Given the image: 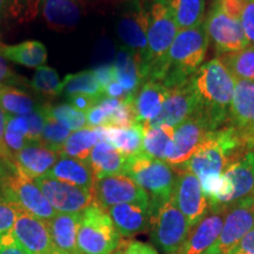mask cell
I'll return each instance as SVG.
<instances>
[{"label": "cell", "instance_id": "5bb4252c", "mask_svg": "<svg viewBox=\"0 0 254 254\" xmlns=\"http://www.w3.org/2000/svg\"><path fill=\"white\" fill-rule=\"evenodd\" d=\"M225 220L217 246L224 253L233 249L243 237L254 228V196L249 195L225 209Z\"/></svg>", "mask_w": 254, "mask_h": 254}, {"label": "cell", "instance_id": "f546056e", "mask_svg": "<svg viewBox=\"0 0 254 254\" xmlns=\"http://www.w3.org/2000/svg\"><path fill=\"white\" fill-rule=\"evenodd\" d=\"M172 14L179 30L195 27L204 23L205 0H158Z\"/></svg>", "mask_w": 254, "mask_h": 254}, {"label": "cell", "instance_id": "ba28073f", "mask_svg": "<svg viewBox=\"0 0 254 254\" xmlns=\"http://www.w3.org/2000/svg\"><path fill=\"white\" fill-rule=\"evenodd\" d=\"M152 237L164 254H178L189 237L190 228L172 196L157 206H150Z\"/></svg>", "mask_w": 254, "mask_h": 254}, {"label": "cell", "instance_id": "9c48e42d", "mask_svg": "<svg viewBox=\"0 0 254 254\" xmlns=\"http://www.w3.org/2000/svg\"><path fill=\"white\" fill-rule=\"evenodd\" d=\"M212 131L217 129L206 117L196 112L174 127L173 140L168 147L165 161L172 168H182Z\"/></svg>", "mask_w": 254, "mask_h": 254}, {"label": "cell", "instance_id": "e0dca14e", "mask_svg": "<svg viewBox=\"0 0 254 254\" xmlns=\"http://www.w3.org/2000/svg\"><path fill=\"white\" fill-rule=\"evenodd\" d=\"M233 187V202L252 195L254 190V148L237 152L222 172Z\"/></svg>", "mask_w": 254, "mask_h": 254}, {"label": "cell", "instance_id": "7bdbcfd3", "mask_svg": "<svg viewBox=\"0 0 254 254\" xmlns=\"http://www.w3.org/2000/svg\"><path fill=\"white\" fill-rule=\"evenodd\" d=\"M214 4L228 17L240 20L244 6H245V0H215Z\"/></svg>", "mask_w": 254, "mask_h": 254}, {"label": "cell", "instance_id": "4dcf8cb0", "mask_svg": "<svg viewBox=\"0 0 254 254\" xmlns=\"http://www.w3.org/2000/svg\"><path fill=\"white\" fill-rule=\"evenodd\" d=\"M100 140H104L101 128L86 127V128L74 131L69 134L67 140L63 145L60 154L86 161L91 151Z\"/></svg>", "mask_w": 254, "mask_h": 254}, {"label": "cell", "instance_id": "b9f144b4", "mask_svg": "<svg viewBox=\"0 0 254 254\" xmlns=\"http://www.w3.org/2000/svg\"><path fill=\"white\" fill-rule=\"evenodd\" d=\"M240 23L250 46L254 47V0H245Z\"/></svg>", "mask_w": 254, "mask_h": 254}, {"label": "cell", "instance_id": "52a82bcc", "mask_svg": "<svg viewBox=\"0 0 254 254\" xmlns=\"http://www.w3.org/2000/svg\"><path fill=\"white\" fill-rule=\"evenodd\" d=\"M148 23H150L148 9L142 5L140 0H129L124 4L117 20V33L122 40L123 46L131 51L135 57L144 73L146 81H147L148 63Z\"/></svg>", "mask_w": 254, "mask_h": 254}, {"label": "cell", "instance_id": "484cf974", "mask_svg": "<svg viewBox=\"0 0 254 254\" xmlns=\"http://www.w3.org/2000/svg\"><path fill=\"white\" fill-rule=\"evenodd\" d=\"M117 81L122 85L128 97H135L146 81L140 65L128 49L122 46L118 50L113 63Z\"/></svg>", "mask_w": 254, "mask_h": 254}, {"label": "cell", "instance_id": "ee69618b", "mask_svg": "<svg viewBox=\"0 0 254 254\" xmlns=\"http://www.w3.org/2000/svg\"><path fill=\"white\" fill-rule=\"evenodd\" d=\"M67 98H68V104L71 105V106L74 107V109H77L78 111H81V112L84 113H87L88 111L99 103V100L101 99V98L90 97V95H86V94H74Z\"/></svg>", "mask_w": 254, "mask_h": 254}, {"label": "cell", "instance_id": "9f6ffc18", "mask_svg": "<svg viewBox=\"0 0 254 254\" xmlns=\"http://www.w3.org/2000/svg\"><path fill=\"white\" fill-rule=\"evenodd\" d=\"M45 254H64V253H62V252H60V251L57 250L56 247H53V249L51 250L50 252H47V253H45Z\"/></svg>", "mask_w": 254, "mask_h": 254}, {"label": "cell", "instance_id": "8d00e7d4", "mask_svg": "<svg viewBox=\"0 0 254 254\" xmlns=\"http://www.w3.org/2000/svg\"><path fill=\"white\" fill-rule=\"evenodd\" d=\"M43 107L44 112L47 116L57 120L58 123L63 124L64 126L67 127L69 131L74 132L88 127L86 113L78 111L69 104H62L57 105V106L45 105Z\"/></svg>", "mask_w": 254, "mask_h": 254}, {"label": "cell", "instance_id": "8992f818", "mask_svg": "<svg viewBox=\"0 0 254 254\" xmlns=\"http://www.w3.org/2000/svg\"><path fill=\"white\" fill-rule=\"evenodd\" d=\"M124 173L150 193V206H157L172 196L176 177L173 168L166 161L144 153L136 154L127 158Z\"/></svg>", "mask_w": 254, "mask_h": 254}, {"label": "cell", "instance_id": "836d02e7", "mask_svg": "<svg viewBox=\"0 0 254 254\" xmlns=\"http://www.w3.org/2000/svg\"><path fill=\"white\" fill-rule=\"evenodd\" d=\"M0 107L7 116H26L39 109L33 98L12 85H0Z\"/></svg>", "mask_w": 254, "mask_h": 254}, {"label": "cell", "instance_id": "f6af8a7d", "mask_svg": "<svg viewBox=\"0 0 254 254\" xmlns=\"http://www.w3.org/2000/svg\"><path fill=\"white\" fill-rule=\"evenodd\" d=\"M0 254H30L25 251L12 236L11 232L0 234Z\"/></svg>", "mask_w": 254, "mask_h": 254}, {"label": "cell", "instance_id": "9a60e30c", "mask_svg": "<svg viewBox=\"0 0 254 254\" xmlns=\"http://www.w3.org/2000/svg\"><path fill=\"white\" fill-rule=\"evenodd\" d=\"M199 111V100L196 94L190 86V80L185 84L179 85L168 90V94L165 99L160 113L157 118L145 127H154L160 125H168L177 127L185 122L190 117L194 116Z\"/></svg>", "mask_w": 254, "mask_h": 254}, {"label": "cell", "instance_id": "bcb514c9", "mask_svg": "<svg viewBox=\"0 0 254 254\" xmlns=\"http://www.w3.org/2000/svg\"><path fill=\"white\" fill-rule=\"evenodd\" d=\"M93 73H94L95 78H97L98 82H99L100 86L103 87L104 91L110 84H112L113 81H117L116 69H114L113 64L100 66V67L93 69Z\"/></svg>", "mask_w": 254, "mask_h": 254}, {"label": "cell", "instance_id": "e575fe53", "mask_svg": "<svg viewBox=\"0 0 254 254\" xmlns=\"http://www.w3.org/2000/svg\"><path fill=\"white\" fill-rule=\"evenodd\" d=\"M62 93L67 97L74 94H86L94 98L105 97L103 87L98 82L93 71H81L66 75L62 84Z\"/></svg>", "mask_w": 254, "mask_h": 254}, {"label": "cell", "instance_id": "83f0119b", "mask_svg": "<svg viewBox=\"0 0 254 254\" xmlns=\"http://www.w3.org/2000/svg\"><path fill=\"white\" fill-rule=\"evenodd\" d=\"M104 140L109 141L126 158L142 153L144 127L136 123L126 127H101Z\"/></svg>", "mask_w": 254, "mask_h": 254}, {"label": "cell", "instance_id": "7a4b0ae2", "mask_svg": "<svg viewBox=\"0 0 254 254\" xmlns=\"http://www.w3.org/2000/svg\"><path fill=\"white\" fill-rule=\"evenodd\" d=\"M208 43L204 23L180 30L168 51L166 66L158 82L170 90L189 81L204 63Z\"/></svg>", "mask_w": 254, "mask_h": 254}, {"label": "cell", "instance_id": "11a10c76", "mask_svg": "<svg viewBox=\"0 0 254 254\" xmlns=\"http://www.w3.org/2000/svg\"><path fill=\"white\" fill-rule=\"evenodd\" d=\"M5 14V2L4 0H0V17Z\"/></svg>", "mask_w": 254, "mask_h": 254}, {"label": "cell", "instance_id": "cb8c5ba5", "mask_svg": "<svg viewBox=\"0 0 254 254\" xmlns=\"http://www.w3.org/2000/svg\"><path fill=\"white\" fill-rule=\"evenodd\" d=\"M127 158L109 141L100 140L88 155L86 163L93 172L95 180L112 174L124 173Z\"/></svg>", "mask_w": 254, "mask_h": 254}, {"label": "cell", "instance_id": "2e32d148", "mask_svg": "<svg viewBox=\"0 0 254 254\" xmlns=\"http://www.w3.org/2000/svg\"><path fill=\"white\" fill-rule=\"evenodd\" d=\"M15 241L30 254H45L53 249L47 221L19 206L11 231Z\"/></svg>", "mask_w": 254, "mask_h": 254}, {"label": "cell", "instance_id": "d4e9b609", "mask_svg": "<svg viewBox=\"0 0 254 254\" xmlns=\"http://www.w3.org/2000/svg\"><path fill=\"white\" fill-rule=\"evenodd\" d=\"M41 11L47 25L60 32L73 30L81 19L77 0H43Z\"/></svg>", "mask_w": 254, "mask_h": 254}, {"label": "cell", "instance_id": "44dd1931", "mask_svg": "<svg viewBox=\"0 0 254 254\" xmlns=\"http://www.w3.org/2000/svg\"><path fill=\"white\" fill-rule=\"evenodd\" d=\"M81 213H58L47 221L53 246L64 254H79L77 237Z\"/></svg>", "mask_w": 254, "mask_h": 254}, {"label": "cell", "instance_id": "ffe728a7", "mask_svg": "<svg viewBox=\"0 0 254 254\" xmlns=\"http://www.w3.org/2000/svg\"><path fill=\"white\" fill-rule=\"evenodd\" d=\"M120 237H132L145 231L151 220L150 206L122 204L107 209Z\"/></svg>", "mask_w": 254, "mask_h": 254}, {"label": "cell", "instance_id": "c3c4849f", "mask_svg": "<svg viewBox=\"0 0 254 254\" xmlns=\"http://www.w3.org/2000/svg\"><path fill=\"white\" fill-rule=\"evenodd\" d=\"M227 254H254V228L240 239Z\"/></svg>", "mask_w": 254, "mask_h": 254}, {"label": "cell", "instance_id": "f907efd6", "mask_svg": "<svg viewBox=\"0 0 254 254\" xmlns=\"http://www.w3.org/2000/svg\"><path fill=\"white\" fill-rule=\"evenodd\" d=\"M5 127H6V114L0 107V158L13 159L6 147L5 144Z\"/></svg>", "mask_w": 254, "mask_h": 254}, {"label": "cell", "instance_id": "ac0fdd59", "mask_svg": "<svg viewBox=\"0 0 254 254\" xmlns=\"http://www.w3.org/2000/svg\"><path fill=\"white\" fill-rule=\"evenodd\" d=\"M222 213L215 212L205 215L190 232L189 237L184 243L178 254H202L217 244L220 237L224 219Z\"/></svg>", "mask_w": 254, "mask_h": 254}, {"label": "cell", "instance_id": "f1b7e54d", "mask_svg": "<svg viewBox=\"0 0 254 254\" xmlns=\"http://www.w3.org/2000/svg\"><path fill=\"white\" fill-rule=\"evenodd\" d=\"M0 56L26 67L39 68L45 66L47 50L40 41L28 40L17 45H0Z\"/></svg>", "mask_w": 254, "mask_h": 254}, {"label": "cell", "instance_id": "603a6c76", "mask_svg": "<svg viewBox=\"0 0 254 254\" xmlns=\"http://www.w3.org/2000/svg\"><path fill=\"white\" fill-rule=\"evenodd\" d=\"M46 176L86 190H93L95 184V177L86 161L64 154H60L58 161Z\"/></svg>", "mask_w": 254, "mask_h": 254}, {"label": "cell", "instance_id": "60d3db41", "mask_svg": "<svg viewBox=\"0 0 254 254\" xmlns=\"http://www.w3.org/2000/svg\"><path fill=\"white\" fill-rule=\"evenodd\" d=\"M19 205L0 192V234L8 233L13 228Z\"/></svg>", "mask_w": 254, "mask_h": 254}, {"label": "cell", "instance_id": "681fc988", "mask_svg": "<svg viewBox=\"0 0 254 254\" xmlns=\"http://www.w3.org/2000/svg\"><path fill=\"white\" fill-rule=\"evenodd\" d=\"M18 80V75H15L14 73L9 69L8 66L6 65L4 58L0 56V85L17 84Z\"/></svg>", "mask_w": 254, "mask_h": 254}, {"label": "cell", "instance_id": "7402d4cb", "mask_svg": "<svg viewBox=\"0 0 254 254\" xmlns=\"http://www.w3.org/2000/svg\"><path fill=\"white\" fill-rule=\"evenodd\" d=\"M168 94V88L160 82L147 80L144 82L134 98L136 122L141 125L157 118Z\"/></svg>", "mask_w": 254, "mask_h": 254}, {"label": "cell", "instance_id": "4316f807", "mask_svg": "<svg viewBox=\"0 0 254 254\" xmlns=\"http://www.w3.org/2000/svg\"><path fill=\"white\" fill-rule=\"evenodd\" d=\"M254 112V80L236 81L230 117L233 127L241 131L250 128Z\"/></svg>", "mask_w": 254, "mask_h": 254}, {"label": "cell", "instance_id": "ab89813d", "mask_svg": "<svg viewBox=\"0 0 254 254\" xmlns=\"http://www.w3.org/2000/svg\"><path fill=\"white\" fill-rule=\"evenodd\" d=\"M71 133L72 131H69L67 127L51 118L45 113V124H44L43 133H41L40 136L41 144L60 153L63 145L67 140Z\"/></svg>", "mask_w": 254, "mask_h": 254}, {"label": "cell", "instance_id": "7c38bea8", "mask_svg": "<svg viewBox=\"0 0 254 254\" xmlns=\"http://www.w3.org/2000/svg\"><path fill=\"white\" fill-rule=\"evenodd\" d=\"M174 204L185 215L190 228L205 217L209 209V201L201 189L199 179L187 170L177 174L172 193Z\"/></svg>", "mask_w": 254, "mask_h": 254}, {"label": "cell", "instance_id": "5b68a950", "mask_svg": "<svg viewBox=\"0 0 254 254\" xmlns=\"http://www.w3.org/2000/svg\"><path fill=\"white\" fill-rule=\"evenodd\" d=\"M119 245V233L104 208L93 204L82 211L77 237L79 254H112Z\"/></svg>", "mask_w": 254, "mask_h": 254}, {"label": "cell", "instance_id": "d6a6232c", "mask_svg": "<svg viewBox=\"0 0 254 254\" xmlns=\"http://www.w3.org/2000/svg\"><path fill=\"white\" fill-rule=\"evenodd\" d=\"M142 127H144L142 153L153 159L165 161L168 147L173 140L174 127L168 125Z\"/></svg>", "mask_w": 254, "mask_h": 254}, {"label": "cell", "instance_id": "6da1fadb", "mask_svg": "<svg viewBox=\"0 0 254 254\" xmlns=\"http://www.w3.org/2000/svg\"><path fill=\"white\" fill-rule=\"evenodd\" d=\"M190 82L199 100L198 112L218 129L230 116L236 80L220 60L214 58L202 64Z\"/></svg>", "mask_w": 254, "mask_h": 254}, {"label": "cell", "instance_id": "30bf717a", "mask_svg": "<svg viewBox=\"0 0 254 254\" xmlns=\"http://www.w3.org/2000/svg\"><path fill=\"white\" fill-rule=\"evenodd\" d=\"M95 204L105 211L122 204L150 206V195L125 173L112 174L95 180L93 187Z\"/></svg>", "mask_w": 254, "mask_h": 254}, {"label": "cell", "instance_id": "816d5d0a", "mask_svg": "<svg viewBox=\"0 0 254 254\" xmlns=\"http://www.w3.org/2000/svg\"><path fill=\"white\" fill-rule=\"evenodd\" d=\"M105 95L109 98H114V99L119 100H125L127 98H129L128 95L126 94L125 90H124L122 85L119 84L118 81H113L112 84H110L109 86L105 88Z\"/></svg>", "mask_w": 254, "mask_h": 254}, {"label": "cell", "instance_id": "f5cc1de1", "mask_svg": "<svg viewBox=\"0 0 254 254\" xmlns=\"http://www.w3.org/2000/svg\"><path fill=\"white\" fill-rule=\"evenodd\" d=\"M202 254H226V253L222 252V251L217 246V244H215V245H213L212 247H209V249L206 251L205 253H202Z\"/></svg>", "mask_w": 254, "mask_h": 254}, {"label": "cell", "instance_id": "d6986e66", "mask_svg": "<svg viewBox=\"0 0 254 254\" xmlns=\"http://www.w3.org/2000/svg\"><path fill=\"white\" fill-rule=\"evenodd\" d=\"M60 157L59 152L40 141L30 142L14 155L13 160L32 179L46 176Z\"/></svg>", "mask_w": 254, "mask_h": 254}, {"label": "cell", "instance_id": "db71d44e", "mask_svg": "<svg viewBox=\"0 0 254 254\" xmlns=\"http://www.w3.org/2000/svg\"><path fill=\"white\" fill-rule=\"evenodd\" d=\"M247 133H250V134L254 135V112H253V116H252V120H251V125H250V128L245 131Z\"/></svg>", "mask_w": 254, "mask_h": 254}, {"label": "cell", "instance_id": "7dc6e473", "mask_svg": "<svg viewBox=\"0 0 254 254\" xmlns=\"http://www.w3.org/2000/svg\"><path fill=\"white\" fill-rule=\"evenodd\" d=\"M116 254H159L153 246L141 241H127Z\"/></svg>", "mask_w": 254, "mask_h": 254}, {"label": "cell", "instance_id": "74e56055", "mask_svg": "<svg viewBox=\"0 0 254 254\" xmlns=\"http://www.w3.org/2000/svg\"><path fill=\"white\" fill-rule=\"evenodd\" d=\"M31 86L38 93L45 97H57L62 94V84L58 72L50 66H41L37 68L33 78L31 80Z\"/></svg>", "mask_w": 254, "mask_h": 254}, {"label": "cell", "instance_id": "3957f363", "mask_svg": "<svg viewBox=\"0 0 254 254\" xmlns=\"http://www.w3.org/2000/svg\"><path fill=\"white\" fill-rule=\"evenodd\" d=\"M0 192L36 217L49 221L57 212L39 187L13 159L0 158Z\"/></svg>", "mask_w": 254, "mask_h": 254}, {"label": "cell", "instance_id": "4fadbf2b", "mask_svg": "<svg viewBox=\"0 0 254 254\" xmlns=\"http://www.w3.org/2000/svg\"><path fill=\"white\" fill-rule=\"evenodd\" d=\"M208 39L214 44L219 53L236 52L250 46L240 20L228 17L213 4L204 21Z\"/></svg>", "mask_w": 254, "mask_h": 254}, {"label": "cell", "instance_id": "277c9868", "mask_svg": "<svg viewBox=\"0 0 254 254\" xmlns=\"http://www.w3.org/2000/svg\"><path fill=\"white\" fill-rule=\"evenodd\" d=\"M147 80H160L174 38L180 30L163 2L153 0L148 8Z\"/></svg>", "mask_w": 254, "mask_h": 254}, {"label": "cell", "instance_id": "f35d334b", "mask_svg": "<svg viewBox=\"0 0 254 254\" xmlns=\"http://www.w3.org/2000/svg\"><path fill=\"white\" fill-rule=\"evenodd\" d=\"M5 14L19 24L33 21L39 14L43 0H4Z\"/></svg>", "mask_w": 254, "mask_h": 254}, {"label": "cell", "instance_id": "8fae6325", "mask_svg": "<svg viewBox=\"0 0 254 254\" xmlns=\"http://www.w3.org/2000/svg\"><path fill=\"white\" fill-rule=\"evenodd\" d=\"M34 182L58 213H80L95 204L93 190L82 189L47 176L37 178Z\"/></svg>", "mask_w": 254, "mask_h": 254}, {"label": "cell", "instance_id": "1f68e13d", "mask_svg": "<svg viewBox=\"0 0 254 254\" xmlns=\"http://www.w3.org/2000/svg\"><path fill=\"white\" fill-rule=\"evenodd\" d=\"M217 58L228 69L234 80H254V47L247 46L236 52L219 53Z\"/></svg>", "mask_w": 254, "mask_h": 254}, {"label": "cell", "instance_id": "d590c367", "mask_svg": "<svg viewBox=\"0 0 254 254\" xmlns=\"http://www.w3.org/2000/svg\"><path fill=\"white\" fill-rule=\"evenodd\" d=\"M30 142V124L27 117L6 114L5 144L12 158Z\"/></svg>", "mask_w": 254, "mask_h": 254}]
</instances>
